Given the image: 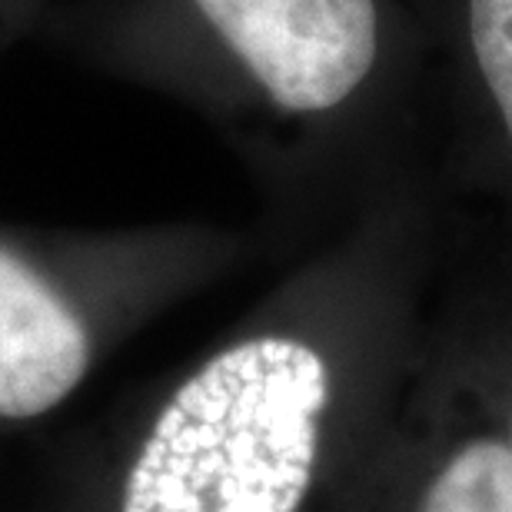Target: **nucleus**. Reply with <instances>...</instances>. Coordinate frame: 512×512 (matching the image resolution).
<instances>
[{
  "label": "nucleus",
  "instance_id": "6",
  "mask_svg": "<svg viewBox=\"0 0 512 512\" xmlns=\"http://www.w3.org/2000/svg\"><path fill=\"white\" fill-rule=\"evenodd\" d=\"M439 320L453 336L459 353L473 366L479 383L493 399L496 413L512 439V303L506 300H469L446 306Z\"/></svg>",
  "mask_w": 512,
  "mask_h": 512
},
{
  "label": "nucleus",
  "instance_id": "4",
  "mask_svg": "<svg viewBox=\"0 0 512 512\" xmlns=\"http://www.w3.org/2000/svg\"><path fill=\"white\" fill-rule=\"evenodd\" d=\"M476 187L512 203V0H416Z\"/></svg>",
  "mask_w": 512,
  "mask_h": 512
},
{
  "label": "nucleus",
  "instance_id": "2",
  "mask_svg": "<svg viewBox=\"0 0 512 512\" xmlns=\"http://www.w3.org/2000/svg\"><path fill=\"white\" fill-rule=\"evenodd\" d=\"M276 114L323 120L416 100L429 34L416 0H190Z\"/></svg>",
  "mask_w": 512,
  "mask_h": 512
},
{
  "label": "nucleus",
  "instance_id": "3",
  "mask_svg": "<svg viewBox=\"0 0 512 512\" xmlns=\"http://www.w3.org/2000/svg\"><path fill=\"white\" fill-rule=\"evenodd\" d=\"M340 512H512V439L439 313Z\"/></svg>",
  "mask_w": 512,
  "mask_h": 512
},
{
  "label": "nucleus",
  "instance_id": "5",
  "mask_svg": "<svg viewBox=\"0 0 512 512\" xmlns=\"http://www.w3.org/2000/svg\"><path fill=\"white\" fill-rule=\"evenodd\" d=\"M90 363L80 316L0 247V419H34L74 393Z\"/></svg>",
  "mask_w": 512,
  "mask_h": 512
},
{
  "label": "nucleus",
  "instance_id": "1",
  "mask_svg": "<svg viewBox=\"0 0 512 512\" xmlns=\"http://www.w3.org/2000/svg\"><path fill=\"white\" fill-rule=\"evenodd\" d=\"M429 273L433 227L340 336L273 326L207 356L143 436L120 512H340L416 363Z\"/></svg>",
  "mask_w": 512,
  "mask_h": 512
}]
</instances>
